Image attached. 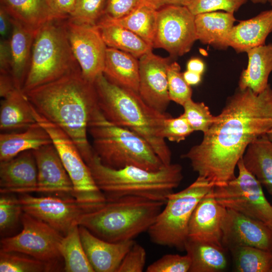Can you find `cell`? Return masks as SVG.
I'll list each match as a JSON object with an SVG mask.
<instances>
[{"label":"cell","instance_id":"f1b7e54d","mask_svg":"<svg viewBox=\"0 0 272 272\" xmlns=\"http://www.w3.org/2000/svg\"><path fill=\"white\" fill-rule=\"evenodd\" d=\"M242 159L246 169L272 195V143L266 135L251 143Z\"/></svg>","mask_w":272,"mask_h":272},{"label":"cell","instance_id":"f6af8a7d","mask_svg":"<svg viewBox=\"0 0 272 272\" xmlns=\"http://www.w3.org/2000/svg\"><path fill=\"white\" fill-rule=\"evenodd\" d=\"M11 64L12 56L9 39L1 38L0 73H11Z\"/></svg>","mask_w":272,"mask_h":272},{"label":"cell","instance_id":"7402d4cb","mask_svg":"<svg viewBox=\"0 0 272 272\" xmlns=\"http://www.w3.org/2000/svg\"><path fill=\"white\" fill-rule=\"evenodd\" d=\"M1 6L14 20L35 33L48 21L66 18L54 13L48 0H1Z\"/></svg>","mask_w":272,"mask_h":272},{"label":"cell","instance_id":"f5cc1de1","mask_svg":"<svg viewBox=\"0 0 272 272\" xmlns=\"http://www.w3.org/2000/svg\"><path fill=\"white\" fill-rule=\"evenodd\" d=\"M252 3L255 4H266L267 3L272 2V0H250Z\"/></svg>","mask_w":272,"mask_h":272},{"label":"cell","instance_id":"30bf717a","mask_svg":"<svg viewBox=\"0 0 272 272\" xmlns=\"http://www.w3.org/2000/svg\"><path fill=\"white\" fill-rule=\"evenodd\" d=\"M33 107L36 121L49 134L73 185V197L85 203H100L106 199L96 185L78 147L60 127L39 114Z\"/></svg>","mask_w":272,"mask_h":272},{"label":"cell","instance_id":"484cf974","mask_svg":"<svg viewBox=\"0 0 272 272\" xmlns=\"http://www.w3.org/2000/svg\"><path fill=\"white\" fill-rule=\"evenodd\" d=\"M246 52L248 64L240 76L239 89H250L259 93L268 86V80L272 72V43L253 47Z\"/></svg>","mask_w":272,"mask_h":272},{"label":"cell","instance_id":"1f68e13d","mask_svg":"<svg viewBox=\"0 0 272 272\" xmlns=\"http://www.w3.org/2000/svg\"><path fill=\"white\" fill-rule=\"evenodd\" d=\"M157 12L142 0L140 6L126 16L116 19L104 16L111 22L133 32L153 47L157 26Z\"/></svg>","mask_w":272,"mask_h":272},{"label":"cell","instance_id":"c3c4849f","mask_svg":"<svg viewBox=\"0 0 272 272\" xmlns=\"http://www.w3.org/2000/svg\"><path fill=\"white\" fill-rule=\"evenodd\" d=\"M17 89L11 73H0V96L1 98L5 97Z\"/></svg>","mask_w":272,"mask_h":272},{"label":"cell","instance_id":"9a60e30c","mask_svg":"<svg viewBox=\"0 0 272 272\" xmlns=\"http://www.w3.org/2000/svg\"><path fill=\"white\" fill-rule=\"evenodd\" d=\"M139 59L138 94L149 106L165 113L171 101L168 89V69L171 58L156 55L151 50Z\"/></svg>","mask_w":272,"mask_h":272},{"label":"cell","instance_id":"f546056e","mask_svg":"<svg viewBox=\"0 0 272 272\" xmlns=\"http://www.w3.org/2000/svg\"><path fill=\"white\" fill-rule=\"evenodd\" d=\"M224 247L188 238L185 249L191 259L189 272H218L227 266Z\"/></svg>","mask_w":272,"mask_h":272},{"label":"cell","instance_id":"d590c367","mask_svg":"<svg viewBox=\"0 0 272 272\" xmlns=\"http://www.w3.org/2000/svg\"><path fill=\"white\" fill-rule=\"evenodd\" d=\"M107 0H77L69 17L79 22L96 25L105 15Z\"/></svg>","mask_w":272,"mask_h":272},{"label":"cell","instance_id":"836d02e7","mask_svg":"<svg viewBox=\"0 0 272 272\" xmlns=\"http://www.w3.org/2000/svg\"><path fill=\"white\" fill-rule=\"evenodd\" d=\"M233 253L236 271L270 272L272 252L249 246H238L230 249Z\"/></svg>","mask_w":272,"mask_h":272},{"label":"cell","instance_id":"603a6c76","mask_svg":"<svg viewBox=\"0 0 272 272\" xmlns=\"http://www.w3.org/2000/svg\"><path fill=\"white\" fill-rule=\"evenodd\" d=\"M36 122L32 105L22 90L17 89L2 98L1 132L23 130Z\"/></svg>","mask_w":272,"mask_h":272},{"label":"cell","instance_id":"d6986e66","mask_svg":"<svg viewBox=\"0 0 272 272\" xmlns=\"http://www.w3.org/2000/svg\"><path fill=\"white\" fill-rule=\"evenodd\" d=\"M83 246L94 271L117 272L124 257L135 242L133 240L119 242L104 240L82 226L79 225Z\"/></svg>","mask_w":272,"mask_h":272},{"label":"cell","instance_id":"db71d44e","mask_svg":"<svg viewBox=\"0 0 272 272\" xmlns=\"http://www.w3.org/2000/svg\"><path fill=\"white\" fill-rule=\"evenodd\" d=\"M269 140L272 143V128L266 134Z\"/></svg>","mask_w":272,"mask_h":272},{"label":"cell","instance_id":"ee69618b","mask_svg":"<svg viewBox=\"0 0 272 272\" xmlns=\"http://www.w3.org/2000/svg\"><path fill=\"white\" fill-rule=\"evenodd\" d=\"M142 0H107L105 16L119 19L130 14L141 4Z\"/></svg>","mask_w":272,"mask_h":272},{"label":"cell","instance_id":"ac0fdd59","mask_svg":"<svg viewBox=\"0 0 272 272\" xmlns=\"http://www.w3.org/2000/svg\"><path fill=\"white\" fill-rule=\"evenodd\" d=\"M213 188L201 198L192 214L188 238L223 246V226L227 209L216 200Z\"/></svg>","mask_w":272,"mask_h":272},{"label":"cell","instance_id":"7a4b0ae2","mask_svg":"<svg viewBox=\"0 0 272 272\" xmlns=\"http://www.w3.org/2000/svg\"><path fill=\"white\" fill-rule=\"evenodd\" d=\"M24 93L39 114L69 135L87 163L94 155L88 139V125L98 107L94 83L80 72Z\"/></svg>","mask_w":272,"mask_h":272},{"label":"cell","instance_id":"e575fe53","mask_svg":"<svg viewBox=\"0 0 272 272\" xmlns=\"http://www.w3.org/2000/svg\"><path fill=\"white\" fill-rule=\"evenodd\" d=\"M56 269L52 264L28 255L0 250L1 272H44Z\"/></svg>","mask_w":272,"mask_h":272},{"label":"cell","instance_id":"6f0895ef","mask_svg":"<svg viewBox=\"0 0 272 272\" xmlns=\"http://www.w3.org/2000/svg\"><path fill=\"white\" fill-rule=\"evenodd\" d=\"M271 5H272V2L271 3Z\"/></svg>","mask_w":272,"mask_h":272},{"label":"cell","instance_id":"9f6ffc18","mask_svg":"<svg viewBox=\"0 0 272 272\" xmlns=\"http://www.w3.org/2000/svg\"><path fill=\"white\" fill-rule=\"evenodd\" d=\"M270 272H272V269H271V271H270Z\"/></svg>","mask_w":272,"mask_h":272},{"label":"cell","instance_id":"7dc6e473","mask_svg":"<svg viewBox=\"0 0 272 272\" xmlns=\"http://www.w3.org/2000/svg\"><path fill=\"white\" fill-rule=\"evenodd\" d=\"M12 19L6 10L0 7V35L1 38L9 39L12 31Z\"/></svg>","mask_w":272,"mask_h":272},{"label":"cell","instance_id":"bcb514c9","mask_svg":"<svg viewBox=\"0 0 272 272\" xmlns=\"http://www.w3.org/2000/svg\"><path fill=\"white\" fill-rule=\"evenodd\" d=\"M49 4L58 15L67 17L73 10L77 0H48Z\"/></svg>","mask_w":272,"mask_h":272},{"label":"cell","instance_id":"74e56055","mask_svg":"<svg viewBox=\"0 0 272 272\" xmlns=\"http://www.w3.org/2000/svg\"><path fill=\"white\" fill-rule=\"evenodd\" d=\"M183 114L194 131L206 133L212 124L215 116L203 102H195L192 98L187 100L182 106Z\"/></svg>","mask_w":272,"mask_h":272},{"label":"cell","instance_id":"4fadbf2b","mask_svg":"<svg viewBox=\"0 0 272 272\" xmlns=\"http://www.w3.org/2000/svg\"><path fill=\"white\" fill-rule=\"evenodd\" d=\"M194 19L184 6H169L158 10L153 47L165 49L171 57L189 52L197 40Z\"/></svg>","mask_w":272,"mask_h":272},{"label":"cell","instance_id":"cb8c5ba5","mask_svg":"<svg viewBox=\"0 0 272 272\" xmlns=\"http://www.w3.org/2000/svg\"><path fill=\"white\" fill-rule=\"evenodd\" d=\"M51 144L52 141L48 132L37 121L23 130L1 132L0 161Z\"/></svg>","mask_w":272,"mask_h":272},{"label":"cell","instance_id":"3957f363","mask_svg":"<svg viewBox=\"0 0 272 272\" xmlns=\"http://www.w3.org/2000/svg\"><path fill=\"white\" fill-rule=\"evenodd\" d=\"M94 83L98 107L104 116L111 122L138 134L164 165L171 164L172 153L163 136L165 121L171 115L151 107L139 94L112 83L103 74Z\"/></svg>","mask_w":272,"mask_h":272},{"label":"cell","instance_id":"e0dca14e","mask_svg":"<svg viewBox=\"0 0 272 272\" xmlns=\"http://www.w3.org/2000/svg\"><path fill=\"white\" fill-rule=\"evenodd\" d=\"M32 152L37 168V184L34 192L74 197L72 182L53 144Z\"/></svg>","mask_w":272,"mask_h":272},{"label":"cell","instance_id":"816d5d0a","mask_svg":"<svg viewBox=\"0 0 272 272\" xmlns=\"http://www.w3.org/2000/svg\"><path fill=\"white\" fill-rule=\"evenodd\" d=\"M183 74L185 82L190 86L196 85L200 83L201 80V75L187 70Z\"/></svg>","mask_w":272,"mask_h":272},{"label":"cell","instance_id":"44dd1931","mask_svg":"<svg viewBox=\"0 0 272 272\" xmlns=\"http://www.w3.org/2000/svg\"><path fill=\"white\" fill-rule=\"evenodd\" d=\"M272 32V9L261 12L257 16L234 26L228 43L237 52H246L265 44L267 36Z\"/></svg>","mask_w":272,"mask_h":272},{"label":"cell","instance_id":"52a82bcc","mask_svg":"<svg viewBox=\"0 0 272 272\" xmlns=\"http://www.w3.org/2000/svg\"><path fill=\"white\" fill-rule=\"evenodd\" d=\"M67 17L49 21L36 32L29 69L22 89L24 93L81 72L65 30Z\"/></svg>","mask_w":272,"mask_h":272},{"label":"cell","instance_id":"277c9868","mask_svg":"<svg viewBox=\"0 0 272 272\" xmlns=\"http://www.w3.org/2000/svg\"><path fill=\"white\" fill-rule=\"evenodd\" d=\"M86 163L106 200L137 196L166 202L183 179L182 166L176 163L164 165L157 171L134 166L115 169L103 165L94 153Z\"/></svg>","mask_w":272,"mask_h":272},{"label":"cell","instance_id":"7c38bea8","mask_svg":"<svg viewBox=\"0 0 272 272\" xmlns=\"http://www.w3.org/2000/svg\"><path fill=\"white\" fill-rule=\"evenodd\" d=\"M18 197L23 212L43 221L63 236L79 225L84 215L103 202L85 203L74 197L34 196L26 193Z\"/></svg>","mask_w":272,"mask_h":272},{"label":"cell","instance_id":"5b68a950","mask_svg":"<svg viewBox=\"0 0 272 272\" xmlns=\"http://www.w3.org/2000/svg\"><path fill=\"white\" fill-rule=\"evenodd\" d=\"M165 203L137 196L106 200L84 215L79 225L108 242L133 240L148 231Z\"/></svg>","mask_w":272,"mask_h":272},{"label":"cell","instance_id":"8fae6325","mask_svg":"<svg viewBox=\"0 0 272 272\" xmlns=\"http://www.w3.org/2000/svg\"><path fill=\"white\" fill-rule=\"evenodd\" d=\"M22 230L1 240V250L24 253L53 265L62 258L59 246L63 236L43 221L23 212Z\"/></svg>","mask_w":272,"mask_h":272},{"label":"cell","instance_id":"b9f144b4","mask_svg":"<svg viewBox=\"0 0 272 272\" xmlns=\"http://www.w3.org/2000/svg\"><path fill=\"white\" fill-rule=\"evenodd\" d=\"M194 131L183 114L176 118L171 115L165 121L163 136L170 142L179 143Z\"/></svg>","mask_w":272,"mask_h":272},{"label":"cell","instance_id":"7bdbcfd3","mask_svg":"<svg viewBox=\"0 0 272 272\" xmlns=\"http://www.w3.org/2000/svg\"><path fill=\"white\" fill-rule=\"evenodd\" d=\"M146 252L134 242L121 261L117 272H142L146 263Z\"/></svg>","mask_w":272,"mask_h":272},{"label":"cell","instance_id":"60d3db41","mask_svg":"<svg viewBox=\"0 0 272 272\" xmlns=\"http://www.w3.org/2000/svg\"><path fill=\"white\" fill-rule=\"evenodd\" d=\"M191 266V259L185 255L168 254L152 263L147 268V272H187Z\"/></svg>","mask_w":272,"mask_h":272},{"label":"cell","instance_id":"5bb4252c","mask_svg":"<svg viewBox=\"0 0 272 272\" xmlns=\"http://www.w3.org/2000/svg\"><path fill=\"white\" fill-rule=\"evenodd\" d=\"M65 27L83 76L94 83L103 74L107 48L97 26L77 22L68 17L65 20Z\"/></svg>","mask_w":272,"mask_h":272},{"label":"cell","instance_id":"9c48e42d","mask_svg":"<svg viewBox=\"0 0 272 272\" xmlns=\"http://www.w3.org/2000/svg\"><path fill=\"white\" fill-rule=\"evenodd\" d=\"M238 175L227 184L214 186L216 200L227 209L241 213L272 226V205L265 197L262 185L245 167L242 158L238 162Z\"/></svg>","mask_w":272,"mask_h":272},{"label":"cell","instance_id":"ffe728a7","mask_svg":"<svg viewBox=\"0 0 272 272\" xmlns=\"http://www.w3.org/2000/svg\"><path fill=\"white\" fill-rule=\"evenodd\" d=\"M37 184V168L32 151L0 161L1 193L34 192Z\"/></svg>","mask_w":272,"mask_h":272},{"label":"cell","instance_id":"d4e9b609","mask_svg":"<svg viewBox=\"0 0 272 272\" xmlns=\"http://www.w3.org/2000/svg\"><path fill=\"white\" fill-rule=\"evenodd\" d=\"M236 19L233 13L212 12L195 16L197 39L218 49L229 47L228 38Z\"/></svg>","mask_w":272,"mask_h":272},{"label":"cell","instance_id":"4dcf8cb0","mask_svg":"<svg viewBox=\"0 0 272 272\" xmlns=\"http://www.w3.org/2000/svg\"><path fill=\"white\" fill-rule=\"evenodd\" d=\"M96 26L107 47L127 52L137 58L152 50L153 47L138 35L111 22L104 16Z\"/></svg>","mask_w":272,"mask_h":272},{"label":"cell","instance_id":"6da1fadb","mask_svg":"<svg viewBox=\"0 0 272 272\" xmlns=\"http://www.w3.org/2000/svg\"><path fill=\"white\" fill-rule=\"evenodd\" d=\"M271 128L270 85L258 94L239 89L215 116L201 142L181 157L190 161L198 176L214 186L223 185L236 177L238 162L249 144Z\"/></svg>","mask_w":272,"mask_h":272},{"label":"cell","instance_id":"d6a6232c","mask_svg":"<svg viewBox=\"0 0 272 272\" xmlns=\"http://www.w3.org/2000/svg\"><path fill=\"white\" fill-rule=\"evenodd\" d=\"M59 251L66 272H94L83 246L79 225L69 230L63 236Z\"/></svg>","mask_w":272,"mask_h":272},{"label":"cell","instance_id":"ba28073f","mask_svg":"<svg viewBox=\"0 0 272 272\" xmlns=\"http://www.w3.org/2000/svg\"><path fill=\"white\" fill-rule=\"evenodd\" d=\"M214 186L207 179L198 176L186 188L170 194L148 230L151 240L159 245L184 250L192 214L199 200Z\"/></svg>","mask_w":272,"mask_h":272},{"label":"cell","instance_id":"f907efd6","mask_svg":"<svg viewBox=\"0 0 272 272\" xmlns=\"http://www.w3.org/2000/svg\"><path fill=\"white\" fill-rule=\"evenodd\" d=\"M205 65L202 60L198 58L190 59L187 64V70L202 75L205 71Z\"/></svg>","mask_w":272,"mask_h":272},{"label":"cell","instance_id":"8d00e7d4","mask_svg":"<svg viewBox=\"0 0 272 272\" xmlns=\"http://www.w3.org/2000/svg\"><path fill=\"white\" fill-rule=\"evenodd\" d=\"M168 89L171 101L181 106L191 98L192 89L185 82L180 66L176 61L171 62L168 66Z\"/></svg>","mask_w":272,"mask_h":272},{"label":"cell","instance_id":"83f0119b","mask_svg":"<svg viewBox=\"0 0 272 272\" xmlns=\"http://www.w3.org/2000/svg\"><path fill=\"white\" fill-rule=\"evenodd\" d=\"M9 38L12 56L11 74L17 89L22 90L29 69L35 33L12 19Z\"/></svg>","mask_w":272,"mask_h":272},{"label":"cell","instance_id":"11a10c76","mask_svg":"<svg viewBox=\"0 0 272 272\" xmlns=\"http://www.w3.org/2000/svg\"><path fill=\"white\" fill-rule=\"evenodd\" d=\"M270 229L272 230V226H271V227L270 228Z\"/></svg>","mask_w":272,"mask_h":272},{"label":"cell","instance_id":"8992f818","mask_svg":"<svg viewBox=\"0 0 272 272\" xmlns=\"http://www.w3.org/2000/svg\"><path fill=\"white\" fill-rule=\"evenodd\" d=\"M88 132L92 139L94 153L109 168L118 169L134 166L157 171L164 165L145 140L133 131L108 121L99 107L91 116Z\"/></svg>","mask_w":272,"mask_h":272},{"label":"cell","instance_id":"2e32d148","mask_svg":"<svg viewBox=\"0 0 272 272\" xmlns=\"http://www.w3.org/2000/svg\"><path fill=\"white\" fill-rule=\"evenodd\" d=\"M222 243L230 249L249 246L272 252V230L265 223L227 209L223 226Z\"/></svg>","mask_w":272,"mask_h":272},{"label":"cell","instance_id":"681fc988","mask_svg":"<svg viewBox=\"0 0 272 272\" xmlns=\"http://www.w3.org/2000/svg\"><path fill=\"white\" fill-rule=\"evenodd\" d=\"M188 0H143L155 10L158 11L169 6H185Z\"/></svg>","mask_w":272,"mask_h":272},{"label":"cell","instance_id":"ab89813d","mask_svg":"<svg viewBox=\"0 0 272 272\" xmlns=\"http://www.w3.org/2000/svg\"><path fill=\"white\" fill-rule=\"evenodd\" d=\"M248 0H188L186 6L194 15L223 10L233 13Z\"/></svg>","mask_w":272,"mask_h":272},{"label":"cell","instance_id":"f35d334b","mask_svg":"<svg viewBox=\"0 0 272 272\" xmlns=\"http://www.w3.org/2000/svg\"><path fill=\"white\" fill-rule=\"evenodd\" d=\"M23 213L18 197L12 193H2L0 197V231L2 234L14 228L21 220Z\"/></svg>","mask_w":272,"mask_h":272},{"label":"cell","instance_id":"4316f807","mask_svg":"<svg viewBox=\"0 0 272 272\" xmlns=\"http://www.w3.org/2000/svg\"><path fill=\"white\" fill-rule=\"evenodd\" d=\"M103 74L112 83L138 94L139 62L130 54L107 47Z\"/></svg>","mask_w":272,"mask_h":272}]
</instances>
